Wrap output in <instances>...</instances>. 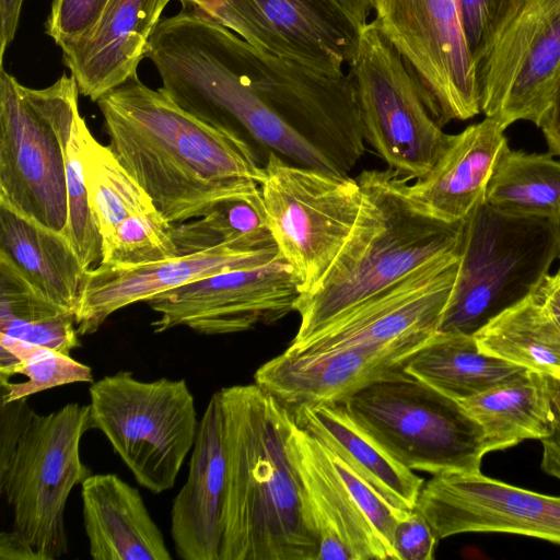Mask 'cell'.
Masks as SVG:
<instances>
[{
	"mask_svg": "<svg viewBox=\"0 0 560 560\" xmlns=\"http://www.w3.org/2000/svg\"><path fill=\"white\" fill-rule=\"evenodd\" d=\"M393 458L432 475L479 472L489 453L460 402L411 377L376 382L341 401Z\"/></svg>",
	"mask_w": 560,
	"mask_h": 560,
	"instance_id": "8",
	"label": "cell"
},
{
	"mask_svg": "<svg viewBox=\"0 0 560 560\" xmlns=\"http://www.w3.org/2000/svg\"><path fill=\"white\" fill-rule=\"evenodd\" d=\"M539 299L553 318L557 325L560 327V272L557 271L553 275H547L540 287L538 288Z\"/></svg>",
	"mask_w": 560,
	"mask_h": 560,
	"instance_id": "46",
	"label": "cell"
},
{
	"mask_svg": "<svg viewBox=\"0 0 560 560\" xmlns=\"http://www.w3.org/2000/svg\"><path fill=\"white\" fill-rule=\"evenodd\" d=\"M89 552L94 560H171L163 534L139 490L116 474H91L81 483Z\"/></svg>",
	"mask_w": 560,
	"mask_h": 560,
	"instance_id": "22",
	"label": "cell"
},
{
	"mask_svg": "<svg viewBox=\"0 0 560 560\" xmlns=\"http://www.w3.org/2000/svg\"><path fill=\"white\" fill-rule=\"evenodd\" d=\"M108 0H52L45 23L46 34L60 48L88 34Z\"/></svg>",
	"mask_w": 560,
	"mask_h": 560,
	"instance_id": "39",
	"label": "cell"
},
{
	"mask_svg": "<svg viewBox=\"0 0 560 560\" xmlns=\"http://www.w3.org/2000/svg\"><path fill=\"white\" fill-rule=\"evenodd\" d=\"M560 258V218L483 201L464 220L455 283L439 332L475 335L533 294Z\"/></svg>",
	"mask_w": 560,
	"mask_h": 560,
	"instance_id": "5",
	"label": "cell"
},
{
	"mask_svg": "<svg viewBox=\"0 0 560 560\" xmlns=\"http://www.w3.org/2000/svg\"><path fill=\"white\" fill-rule=\"evenodd\" d=\"M342 7L358 21L360 25L368 23V18L373 10L372 0H338Z\"/></svg>",
	"mask_w": 560,
	"mask_h": 560,
	"instance_id": "47",
	"label": "cell"
},
{
	"mask_svg": "<svg viewBox=\"0 0 560 560\" xmlns=\"http://www.w3.org/2000/svg\"><path fill=\"white\" fill-rule=\"evenodd\" d=\"M184 8H190L198 13L215 20L223 0H177Z\"/></svg>",
	"mask_w": 560,
	"mask_h": 560,
	"instance_id": "48",
	"label": "cell"
},
{
	"mask_svg": "<svg viewBox=\"0 0 560 560\" xmlns=\"http://www.w3.org/2000/svg\"><path fill=\"white\" fill-rule=\"evenodd\" d=\"M329 453L335 468L353 500L389 550L393 560H397L393 548L394 530L398 520L409 511L400 510L392 505L342 458L330 451Z\"/></svg>",
	"mask_w": 560,
	"mask_h": 560,
	"instance_id": "37",
	"label": "cell"
},
{
	"mask_svg": "<svg viewBox=\"0 0 560 560\" xmlns=\"http://www.w3.org/2000/svg\"><path fill=\"white\" fill-rule=\"evenodd\" d=\"M0 255L46 300L75 314L88 270L63 233L0 206Z\"/></svg>",
	"mask_w": 560,
	"mask_h": 560,
	"instance_id": "24",
	"label": "cell"
},
{
	"mask_svg": "<svg viewBox=\"0 0 560 560\" xmlns=\"http://www.w3.org/2000/svg\"><path fill=\"white\" fill-rule=\"evenodd\" d=\"M255 48L342 73L362 25L338 0H223L215 18Z\"/></svg>",
	"mask_w": 560,
	"mask_h": 560,
	"instance_id": "14",
	"label": "cell"
},
{
	"mask_svg": "<svg viewBox=\"0 0 560 560\" xmlns=\"http://www.w3.org/2000/svg\"><path fill=\"white\" fill-rule=\"evenodd\" d=\"M147 58L161 89L195 118L266 156L275 152L291 163L340 174L272 105L285 58L255 48L220 22L184 7L159 22Z\"/></svg>",
	"mask_w": 560,
	"mask_h": 560,
	"instance_id": "2",
	"label": "cell"
},
{
	"mask_svg": "<svg viewBox=\"0 0 560 560\" xmlns=\"http://www.w3.org/2000/svg\"><path fill=\"white\" fill-rule=\"evenodd\" d=\"M439 539L464 533H508L560 544V497L536 493L479 472L424 481L417 505Z\"/></svg>",
	"mask_w": 560,
	"mask_h": 560,
	"instance_id": "15",
	"label": "cell"
},
{
	"mask_svg": "<svg viewBox=\"0 0 560 560\" xmlns=\"http://www.w3.org/2000/svg\"><path fill=\"white\" fill-rule=\"evenodd\" d=\"M552 420L550 433L541 439V467L548 475L560 480V381L547 376Z\"/></svg>",
	"mask_w": 560,
	"mask_h": 560,
	"instance_id": "42",
	"label": "cell"
},
{
	"mask_svg": "<svg viewBox=\"0 0 560 560\" xmlns=\"http://www.w3.org/2000/svg\"><path fill=\"white\" fill-rule=\"evenodd\" d=\"M83 119L79 114L66 150L68 223L65 235L83 268L90 270L102 259V237L90 207L85 185L80 132Z\"/></svg>",
	"mask_w": 560,
	"mask_h": 560,
	"instance_id": "35",
	"label": "cell"
},
{
	"mask_svg": "<svg viewBox=\"0 0 560 560\" xmlns=\"http://www.w3.org/2000/svg\"><path fill=\"white\" fill-rule=\"evenodd\" d=\"M526 0H460L466 38L475 66L502 25Z\"/></svg>",
	"mask_w": 560,
	"mask_h": 560,
	"instance_id": "38",
	"label": "cell"
},
{
	"mask_svg": "<svg viewBox=\"0 0 560 560\" xmlns=\"http://www.w3.org/2000/svg\"><path fill=\"white\" fill-rule=\"evenodd\" d=\"M226 488L224 420L215 392L199 421L186 482L174 498L171 537L183 560H220Z\"/></svg>",
	"mask_w": 560,
	"mask_h": 560,
	"instance_id": "19",
	"label": "cell"
},
{
	"mask_svg": "<svg viewBox=\"0 0 560 560\" xmlns=\"http://www.w3.org/2000/svg\"><path fill=\"white\" fill-rule=\"evenodd\" d=\"M559 259H560V258H559ZM558 271L560 272V267H559V270H558Z\"/></svg>",
	"mask_w": 560,
	"mask_h": 560,
	"instance_id": "49",
	"label": "cell"
},
{
	"mask_svg": "<svg viewBox=\"0 0 560 560\" xmlns=\"http://www.w3.org/2000/svg\"><path fill=\"white\" fill-rule=\"evenodd\" d=\"M79 88L63 73L33 89L0 70V206L63 233L68 223L66 150Z\"/></svg>",
	"mask_w": 560,
	"mask_h": 560,
	"instance_id": "6",
	"label": "cell"
},
{
	"mask_svg": "<svg viewBox=\"0 0 560 560\" xmlns=\"http://www.w3.org/2000/svg\"><path fill=\"white\" fill-rule=\"evenodd\" d=\"M524 371L483 352L472 335L439 331L405 366L411 377L458 401L510 382Z\"/></svg>",
	"mask_w": 560,
	"mask_h": 560,
	"instance_id": "25",
	"label": "cell"
},
{
	"mask_svg": "<svg viewBox=\"0 0 560 560\" xmlns=\"http://www.w3.org/2000/svg\"><path fill=\"white\" fill-rule=\"evenodd\" d=\"M402 176L387 168L357 177L362 203L332 264L294 311L300 325L291 342L318 329L432 259L460 253L464 221L446 223L415 210Z\"/></svg>",
	"mask_w": 560,
	"mask_h": 560,
	"instance_id": "4",
	"label": "cell"
},
{
	"mask_svg": "<svg viewBox=\"0 0 560 560\" xmlns=\"http://www.w3.org/2000/svg\"><path fill=\"white\" fill-rule=\"evenodd\" d=\"M0 560H42L31 542L12 529L0 534Z\"/></svg>",
	"mask_w": 560,
	"mask_h": 560,
	"instance_id": "44",
	"label": "cell"
},
{
	"mask_svg": "<svg viewBox=\"0 0 560 560\" xmlns=\"http://www.w3.org/2000/svg\"><path fill=\"white\" fill-rule=\"evenodd\" d=\"M474 336L483 352L560 381V327L544 307L538 289Z\"/></svg>",
	"mask_w": 560,
	"mask_h": 560,
	"instance_id": "27",
	"label": "cell"
},
{
	"mask_svg": "<svg viewBox=\"0 0 560 560\" xmlns=\"http://www.w3.org/2000/svg\"><path fill=\"white\" fill-rule=\"evenodd\" d=\"M120 164L178 224L234 199H261L264 164L246 141L180 108L162 90L131 78L97 102Z\"/></svg>",
	"mask_w": 560,
	"mask_h": 560,
	"instance_id": "1",
	"label": "cell"
},
{
	"mask_svg": "<svg viewBox=\"0 0 560 560\" xmlns=\"http://www.w3.org/2000/svg\"><path fill=\"white\" fill-rule=\"evenodd\" d=\"M92 429L89 405L69 402L47 415L35 413L7 466L0 493L22 534L42 560L68 552L65 511L72 489L90 476L80 443Z\"/></svg>",
	"mask_w": 560,
	"mask_h": 560,
	"instance_id": "9",
	"label": "cell"
},
{
	"mask_svg": "<svg viewBox=\"0 0 560 560\" xmlns=\"http://www.w3.org/2000/svg\"><path fill=\"white\" fill-rule=\"evenodd\" d=\"M560 84V14L533 47L494 119L504 130L526 120L537 127Z\"/></svg>",
	"mask_w": 560,
	"mask_h": 560,
	"instance_id": "33",
	"label": "cell"
},
{
	"mask_svg": "<svg viewBox=\"0 0 560 560\" xmlns=\"http://www.w3.org/2000/svg\"><path fill=\"white\" fill-rule=\"evenodd\" d=\"M459 402L481 425L489 452L524 440H541L551 431L547 376L537 372L526 370L510 382Z\"/></svg>",
	"mask_w": 560,
	"mask_h": 560,
	"instance_id": "26",
	"label": "cell"
},
{
	"mask_svg": "<svg viewBox=\"0 0 560 560\" xmlns=\"http://www.w3.org/2000/svg\"><path fill=\"white\" fill-rule=\"evenodd\" d=\"M171 0H108L94 27L61 47L81 95L97 102L138 75L150 39Z\"/></svg>",
	"mask_w": 560,
	"mask_h": 560,
	"instance_id": "20",
	"label": "cell"
},
{
	"mask_svg": "<svg viewBox=\"0 0 560 560\" xmlns=\"http://www.w3.org/2000/svg\"><path fill=\"white\" fill-rule=\"evenodd\" d=\"M74 383H93L89 365L57 350L0 334V401L28 398Z\"/></svg>",
	"mask_w": 560,
	"mask_h": 560,
	"instance_id": "31",
	"label": "cell"
},
{
	"mask_svg": "<svg viewBox=\"0 0 560 560\" xmlns=\"http://www.w3.org/2000/svg\"><path fill=\"white\" fill-rule=\"evenodd\" d=\"M506 144L490 176L485 201L502 209L560 218V161Z\"/></svg>",
	"mask_w": 560,
	"mask_h": 560,
	"instance_id": "30",
	"label": "cell"
},
{
	"mask_svg": "<svg viewBox=\"0 0 560 560\" xmlns=\"http://www.w3.org/2000/svg\"><path fill=\"white\" fill-rule=\"evenodd\" d=\"M172 224L159 212L131 217L102 242V265H141L178 256Z\"/></svg>",
	"mask_w": 560,
	"mask_h": 560,
	"instance_id": "36",
	"label": "cell"
},
{
	"mask_svg": "<svg viewBox=\"0 0 560 560\" xmlns=\"http://www.w3.org/2000/svg\"><path fill=\"white\" fill-rule=\"evenodd\" d=\"M67 313L71 312L46 300L0 255V334L39 345Z\"/></svg>",
	"mask_w": 560,
	"mask_h": 560,
	"instance_id": "34",
	"label": "cell"
},
{
	"mask_svg": "<svg viewBox=\"0 0 560 560\" xmlns=\"http://www.w3.org/2000/svg\"><path fill=\"white\" fill-rule=\"evenodd\" d=\"M280 255L276 244L224 243L205 250L141 265H102L86 271L75 326L80 336L96 332L115 312L190 282L254 268Z\"/></svg>",
	"mask_w": 560,
	"mask_h": 560,
	"instance_id": "16",
	"label": "cell"
},
{
	"mask_svg": "<svg viewBox=\"0 0 560 560\" xmlns=\"http://www.w3.org/2000/svg\"><path fill=\"white\" fill-rule=\"evenodd\" d=\"M264 170L267 225L305 294L322 280L351 233L362 189L349 175L294 164L275 152L267 154Z\"/></svg>",
	"mask_w": 560,
	"mask_h": 560,
	"instance_id": "11",
	"label": "cell"
},
{
	"mask_svg": "<svg viewBox=\"0 0 560 560\" xmlns=\"http://www.w3.org/2000/svg\"><path fill=\"white\" fill-rule=\"evenodd\" d=\"M25 0H0V61L13 42Z\"/></svg>",
	"mask_w": 560,
	"mask_h": 560,
	"instance_id": "43",
	"label": "cell"
},
{
	"mask_svg": "<svg viewBox=\"0 0 560 560\" xmlns=\"http://www.w3.org/2000/svg\"><path fill=\"white\" fill-rule=\"evenodd\" d=\"M560 14V0H526L476 66L480 110L495 119L527 56Z\"/></svg>",
	"mask_w": 560,
	"mask_h": 560,
	"instance_id": "28",
	"label": "cell"
},
{
	"mask_svg": "<svg viewBox=\"0 0 560 560\" xmlns=\"http://www.w3.org/2000/svg\"><path fill=\"white\" fill-rule=\"evenodd\" d=\"M425 343L295 355L283 351L260 365L254 381L290 411L304 405L340 402L376 382L408 376L407 362Z\"/></svg>",
	"mask_w": 560,
	"mask_h": 560,
	"instance_id": "17",
	"label": "cell"
},
{
	"mask_svg": "<svg viewBox=\"0 0 560 560\" xmlns=\"http://www.w3.org/2000/svg\"><path fill=\"white\" fill-rule=\"evenodd\" d=\"M218 393L226 454L220 560H316L318 541L287 447L292 412L255 383Z\"/></svg>",
	"mask_w": 560,
	"mask_h": 560,
	"instance_id": "3",
	"label": "cell"
},
{
	"mask_svg": "<svg viewBox=\"0 0 560 560\" xmlns=\"http://www.w3.org/2000/svg\"><path fill=\"white\" fill-rule=\"evenodd\" d=\"M295 422L342 458L397 509L415 510L424 479L393 458L348 413L343 404L300 406Z\"/></svg>",
	"mask_w": 560,
	"mask_h": 560,
	"instance_id": "23",
	"label": "cell"
},
{
	"mask_svg": "<svg viewBox=\"0 0 560 560\" xmlns=\"http://www.w3.org/2000/svg\"><path fill=\"white\" fill-rule=\"evenodd\" d=\"M348 65L365 142L399 176L424 177L453 135L433 118L416 78L374 20L362 26Z\"/></svg>",
	"mask_w": 560,
	"mask_h": 560,
	"instance_id": "10",
	"label": "cell"
},
{
	"mask_svg": "<svg viewBox=\"0 0 560 560\" xmlns=\"http://www.w3.org/2000/svg\"><path fill=\"white\" fill-rule=\"evenodd\" d=\"M438 541L429 522L415 509L398 520L393 548L397 560H431Z\"/></svg>",
	"mask_w": 560,
	"mask_h": 560,
	"instance_id": "40",
	"label": "cell"
},
{
	"mask_svg": "<svg viewBox=\"0 0 560 560\" xmlns=\"http://www.w3.org/2000/svg\"><path fill=\"white\" fill-rule=\"evenodd\" d=\"M27 400L0 401V470L9 463L24 430L36 413Z\"/></svg>",
	"mask_w": 560,
	"mask_h": 560,
	"instance_id": "41",
	"label": "cell"
},
{
	"mask_svg": "<svg viewBox=\"0 0 560 560\" xmlns=\"http://www.w3.org/2000/svg\"><path fill=\"white\" fill-rule=\"evenodd\" d=\"M170 235L178 255L205 250L224 243L248 246L276 244L267 225L262 198L223 201L200 218L172 224Z\"/></svg>",
	"mask_w": 560,
	"mask_h": 560,
	"instance_id": "32",
	"label": "cell"
},
{
	"mask_svg": "<svg viewBox=\"0 0 560 560\" xmlns=\"http://www.w3.org/2000/svg\"><path fill=\"white\" fill-rule=\"evenodd\" d=\"M287 447L318 541L316 560H393L340 478L328 448L293 415Z\"/></svg>",
	"mask_w": 560,
	"mask_h": 560,
	"instance_id": "18",
	"label": "cell"
},
{
	"mask_svg": "<svg viewBox=\"0 0 560 560\" xmlns=\"http://www.w3.org/2000/svg\"><path fill=\"white\" fill-rule=\"evenodd\" d=\"M300 294L294 270L279 255L266 265L217 273L145 303L159 314L151 323L156 334L185 326L212 336L273 324L294 311Z\"/></svg>",
	"mask_w": 560,
	"mask_h": 560,
	"instance_id": "13",
	"label": "cell"
},
{
	"mask_svg": "<svg viewBox=\"0 0 560 560\" xmlns=\"http://www.w3.org/2000/svg\"><path fill=\"white\" fill-rule=\"evenodd\" d=\"M92 429L101 431L135 479L154 494L172 489L199 421L184 378L137 380L119 371L91 383Z\"/></svg>",
	"mask_w": 560,
	"mask_h": 560,
	"instance_id": "7",
	"label": "cell"
},
{
	"mask_svg": "<svg viewBox=\"0 0 560 560\" xmlns=\"http://www.w3.org/2000/svg\"><path fill=\"white\" fill-rule=\"evenodd\" d=\"M80 132L89 202L103 242L125 220L158 209L110 148L93 137L84 119Z\"/></svg>",
	"mask_w": 560,
	"mask_h": 560,
	"instance_id": "29",
	"label": "cell"
},
{
	"mask_svg": "<svg viewBox=\"0 0 560 560\" xmlns=\"http://www.w3.org/2000/svg\"><path fill=\"white\" fill-rule=\"evenodd\" d=\"M374 21L418 82L436 122L467 120L480 110L476 66L460 0H372Z\"/></svg>",
	"mask_w": 560,
	"mask_h": 560,
	"instance_id": "12",
	"label": "cell"
},
{
	"mask_svg": "<svg viewBox=\"0 0 560 560\" xmlns=\"http://www.w3.org/2000/svg\"><path fill=\"white\" fill-rule=\"evenodd\" d=\"M508 144L504 129L493 119L469 125L453 135L440 161L422 178L404 177L402 192L410 206L430 218L464 221L485 201L497 160Z\"/></svg>",
	"mask_w": 560,
	"mask_h": 560,
	"instance_id": "21",
	"label": "cell"
},
{
	"mask_svg": "<svg viewBox=\"0 0 560 560\" xmlns=\"http://www.w3.org/2000/svg\"><path fill=\"white\" fill-rule=\"evenodd\" d=\"M538 127L546 140L548 152L560 158V84L550 108Z\"/></svg>",
	"mask_w": 560,
	"mask_h": 560,
	"instance_id": "45",
	"label": "cell"
}]
</instances>
